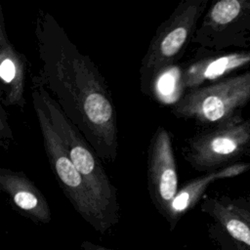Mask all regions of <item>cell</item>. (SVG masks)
Masks as SVG:
<instances>
[{
    "label": "cell",
    "mask_w": 250,
    "mask_h": 250,
    "mask_svg": "<svg viewBox=\"0 0 250 250\" xmlns=\"http://www.w3.org/2000/svg\"><path fill=\"white\" fill-rule=\"evenodd\" d=\"M34 34L40 68L32 78L58 103L98 156L114 162L117 113L104 78L50 13L39 10Z\"/></svg>",
    "instance_id": "1"
},
{
    "label": "cell",
    "mask_w": 250,
    "mask_h": 250,
    "mask_svg": "<svg viewBox=\"0 0 250 250\" xmlns=\"http://www.w3.org/2000/svg\"><path fill=\"white\" fill-rule=\"evenodd\" d=\"M31 97L43 139L44 150L61 189L84 221L100 233H105L118 221L98 200L72 163L42 104L35 96L31 95Z\"/></svg>",
    "instance_id": "2"
},
{
    "label": "cell",
    "mask_w": 250,
    "mask_h": 250,
    "mask_svg": "<svg viewBox=\"0 0 250 250\" xmlns=\"http://www.w3.org/2000/svg\"><path fill=\"white\" fill-rule=\"evenodd\" d=\"M31 95L35 96L42 104L72 163L98 200L116 221H119L117 188L107 176L101 158L80 131L65 116L58 103L33 78Z\"/></svg>",
    "instance_id": "3"
},
{
    "label": "cell",
    "mask_w": 250,
    "mask_h": 250,
    "mask_svg": "<svg viewBox=\"0 0 250 250\" xmlns=\"http://www.w3.org/2000/svg\"><path fill=\"white\" fill-rule=\"evenodd\" d=\"M208 0H183L157 28L140 67L141 90L147 95L153 78L174 66L192 41Z\"/></svg>",
    "instance_id": "4"
},
{
    "label": "cell",
    "mask_w": 250,
    "mask_h": 250,
    "mask_svg": "<svg viewBox=\"0 0 250 250\" xmlns=\"http://www.w3.org/2000/svg\"><path fill=\"white\" fill-rule=\"evenodd\" d=\"M249 102L250 69L186 92L171 111L178 118L214 127L242 118L241 110Z\"/></svg>",
    "instance_id": "5"
},
{
    "label": "cell",
    "mask_w": 250,
    "mask_h": 250,
    "mask_svg": "<svg viewBox=\"0 0 250 250\" xmlns=\"http://www.w3.org/2000/svg\"><path fill=\"white\" fill-rule=\"evenodd\" d=\"M250 153V119L239 118L198 132L187 142L183 155L197 171L209 172L237 162Z\"/></svg>",
    "instance_id": "6"
},
{
    "label": "cell",
    "mask_w": 250,
    "mask_h": 250,
    "mask_svg": "<svg viewBox=\"0 0 250 250\" xmlns=\"http://www.w3.org/2000/svg\"><path fill=\"white\" fill-rule=\"evenodd\" d=\"M191 43L212 54L250 45V0H219L203 15Z\"/></svg>",
    "instance_id": "7"
},
{
    "label": "cell",
    "mask_w": 250,
    "mask_h": 250,
    "mask_svg": "<svg viewBox=\"0 0 250 250\" xmlns=\"http://www.w3.org/2000/svg\"><path fill=\"white\" fill-rule=\"evenodd\" d=\"M147 189L152 203L165 218L180 188L170 133L159 126L147 151Z\"/></svg>",
    "instance_id": "8"
},
{
    "label": "cell",
    "mask_w": 250,
    "mask_h": 250,
    "mask_svg": "<svg viewBox=\"0 0 250 250\" xmlns=\"http://www.w3.org/2000/svg\"><path fill=\"white\" fill-rule=\"evenodd\" d=\"M201 210L213 219L209 234L221 250H250V223L237 214L224 197L205 195Z\"/></svg>",
    "instance_id": "9"
},
{
    "label": "cell",
    "mask_w": 250,
    "mask_h": 250,
    "mask_svg": "<svg viewBox=\"0 0 250 250\" xmlns=\"http://www.w3.org/2000/svg\"><path fill=\"white\" fill-rule=\"evenodd\" d=\"M26 66L25 56L10 41L0 9V99L3 106L24 107Z\"/></svg>",
    "instance_id": "10"
},
{
    "label": "cell",
    "mask_w": 250,
    "mask_h": 250,
    "mask_svg": "<svg viewBox=\"0 0 250 250\" xmlns=\"http://www.w3.org/2000/svg\"><path fill=\"white\" fill-rule=\"evenodd\" d=\"M250 66V51L217 53L194 60L183 67L182 85L186 92L234 75Z\"/></svg>",
    "instance_id": "11"
},
{
    "label": "cell",
    "mask_w": 250,
    "mask_h": 250,
    "mask_svg": "<svg viewBox=\"0 0 250 250\" xmlns=\"http://www.w3.org/2000/svg\"><path fill=\"white\" fill-rule=\"evenodd\" d=\"M0 188L24 216L37 223L47 224L51 221L47 199L24 173L0 168Z\"/></svg>",
    "instance_id": "12"
},
{
    "label": "cell",
    "mask_w": 250,
    "mask_h": 250,
    "mask_svg": "<svg viewBox=\"0 0 250 250\" xmlns=\"http://www.w3.org/2000/svg\"><path fill=\"white\" fill-rule=\"evenodd\" d=\"M249 170L250 162L240 161L217 170L206 172L184 184L173 199L165 216L166 221L170 225V229H174L180 219L204 197L205 191L212 183L242 175Z\"/></svg>",
    "instance_id": "13"
},
{
    "label": "cell",
    "mask_w": 250,
    "mask_h": 250,
    "mask_svg": "<svg viewBox=\"0 0 250 250\" xmlns=\"http://www.w3.org/2000/svg\"><path fill=\"white\" fill-rule=\"evenodd\" d=\"M183 67L178 64L159 72L152 80L147 95L158 103L174 105L185 95L182 85Z\"/></svg>",
    "instance_id": "14"
},
{
    "label": "cell",
    "mask_w": 250,
    "mask_h": 250,
    "mask_svg": "<svg viewBox=\"0 0 250 250\" xmlns=\"http://www.w3.org/2000/svg\"><path fill=\"white\" fill-rule=\"evenodd\" d=\"M227 203L243 219L250 223V192L235 198L224 196Z\"/></svg>",
    "instance_id": "15"
},
{
    "label": "cell",
    "mask_w": 250,
    "mask_h": 250,
    "mask_svg": "<svg viewBox=\"0 0 250 250\" xmlns=\"http://www.w3.org/2000/svg\"><path fill=\"white\" fill-rule=\"evenodd\" d=\"M14 139L12 129L9 124L8 120V114L5 111L3 105L0 106V140H1V146L7 149L9 147L10 142H12Z\"/></svg>",
    "instance_id": "16"
},
{
    "label": "cell",
    "mask_w": 250,
    "mask_h": 250,
    "mask_svg": "<svg viewBox=\"0 0 250 250\" xmlns=\"http://www.w3.org/2000/svg\"><path fill=\"white\" fill-rule=\"evenodd\" d=\"M81 250H113L102 245H98L89 241H84L81 244Z\"/></svg>",
    "instance_id": "17"
}]
</instances>
